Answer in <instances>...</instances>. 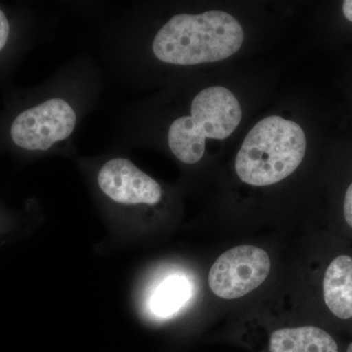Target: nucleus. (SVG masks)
I'll list each match as a JSON object with an SVG mask.
<instances>
[{
  "mask_svg": "<svg viewBox=\"0 0 352 352\" xmlns=\"http://www.w3.org/2000/svg\"><path fill=\"white\" fill-rule=\"evenodd\" d=\"M243 41L242 25L230 14H178L157 32L153 51L164 63L191 66L232 56Z\"/></svg>",
  "mask_w": 352,
  "mask_h": 352,
  "instance_id": "f257e3e1",
  "label": "nucleus"
},
{
  "mask_svg": "<svg viewBox=\"0 0 352 352\" xmlns=\"http://www.w3.org/2000/svg\"><path fill=\"white\" fill-rule=\"evenodd\" d=\"M307 152L300 126L278 116L258 122L248 134L236 157V173L252 186L282 182L300 166Z\"/></svg>",
  "mask_w": 352,
  "mask_h": 352,
  "instance_id": "f03ea898",
  "label": "nucleus"
},
{
  "mask_svg": "<svg viewBox=\"0 0 352 352\" xmlns=\"http://www.w3.org/2000/svg\"><path fill=\"white\" fill-rule=\"evenodd\" d=\"M242 120L237 98L227 88L201 90L192 102L191 116L175 120L168 131L171 152L185 164H195L205 153L206 139H226Z\"/></svg>",
  "mask_w": 352,
  "mask_h": 352,
  "instance_id": "7ed1b4c3",
  "label": "nucleus"
},
{
  "mask_svg": "<svg viewBox=\"0 0 352 352\" xmlns=\"http://www.w3.org/2000/svg\"><path fill=\"white\" fill-rule=\"evenodd\" d=\"M270 268V256L261 248L239 245L215 261L208 274V285L215 296L235 300L258 288Z\"/></svg>",
  "mask_w": 352,
  "mask_h": 352,
  "instance_id": "20e7f679",
  "label": "nucleus"
},
{
  "mask_svg": "<svg viewBox=\"0 0 352 352\" xmlns=\"http://www.w3.org/2000/svg\"><path fill=\"white\" fill-rule=\"evenodd\" d=\"M74 109L63 99L53 98L21 113L11 126L14 143L30 151H46L73 133Z\"/></svg>",
  "mask_w": 352,
  "mask_h": 352,
  "instance_id": "39448f33",
  "label": "nucleus"
},
{
  "mask_svg": "<svg viewBox=\"0 0 352 352\" xmlns=\"http://www.w3.org/2000/svg\"><path fill=\"white\" fill-rule=\"evenodd\" d=\"M98 183L106 195L122 205H156L162 198L159 183L126 159H113L104 164Z\"/></svg>",
  "mask_w": 352,
  "mask_h": 352,
  "instance_id": "423d86ee",
  "label": "nucleus"
},
{
  "mask_svg": "<svg viewBox=\"0 0 352 352\" xmlns=\"http://www.w3.org/2000/svg\"><path fill=\"white\" fill-rule=\"evenodd\" d=\"M321 296L336 320L352 323V254L337 252L328 261L321 278Z\"/></svg>",
  "mask_w": 352,
  "mask_h": 352,
  "instance_id": "0eeeda50",
  "label": "nucleus"
},
{
  "mask_svg": "<svg viewBox=\"0 0 352 352\" xmlns=\"http://www.w3.org/2000/svg\"><path fill=\"white\" fill-rule=\"evenodd\" d=\"M271 352H342L333 333L318 326L285 328L270 337Z\"/></svg>",
  "mask_w": 352,
  "mask_h": 352,
  "instance_id": "6e6552de",
  "label": "nucleus"
},
{
  "mask_svg": "<svg viewBox=\"0 0 352 352\" xmlns=\"http://www.w3.org/2000/svg\"><path fill=\"white\" fill-rule=\"evenodd\" d=\"M189 295V284L184 278H168L153 296V311L159 316H168L182 307L183 303L188 300Z\"/></svg>",
  "mask_w": 352,
  "mask_h": 352,
  "instance_id": "1a4fd4ad",
  "label": "nucleus"
},
{
  "mask_svg": "<svg viewBox=\"0 0 352 352\" xmlns=\"http://www.w3.org/2000/svg\"><path fill=\"white\" fill-rule=\"evenodd\" d=\"M340 214L344 226L352 233V179L347 183L342 193Z\"/></svg>",
  "mask_w": 352,
  "mask_h": 352,
  "instance_id": "9d476101",
  "label": "nucleus"
},
{
  "mask_svg": "<svg viewBox=\"0 0 352 352\" xmlns=\"http://www.w3.org/2000/svg\"><path fill=\"white\" fill-rule=\"evenodd\" d=\"M9 36V23L4 15V13L0 10V50L6 46L7 39Z\"/></svg>",
  "mask_w": 352,
  "mask_h": 352,
  "instance_id": "9b49d317",
  "label": "nucleus"
},
{
  "mask_svg": "<svg viewBox=\"0 0 352 352\" xmlns=\"http://www.w3.org/2000/svg\"><path fill=\"white\" fill-rule=\"evenodd\" d=\"M344 352H352V342H349V346H346V351Z\"/></svg>",
  "mask_w": 352,
  "mask_h": 352,
  "instance_id": "f8f14e48",
  "label": "nucleus"
}]
</instances>
